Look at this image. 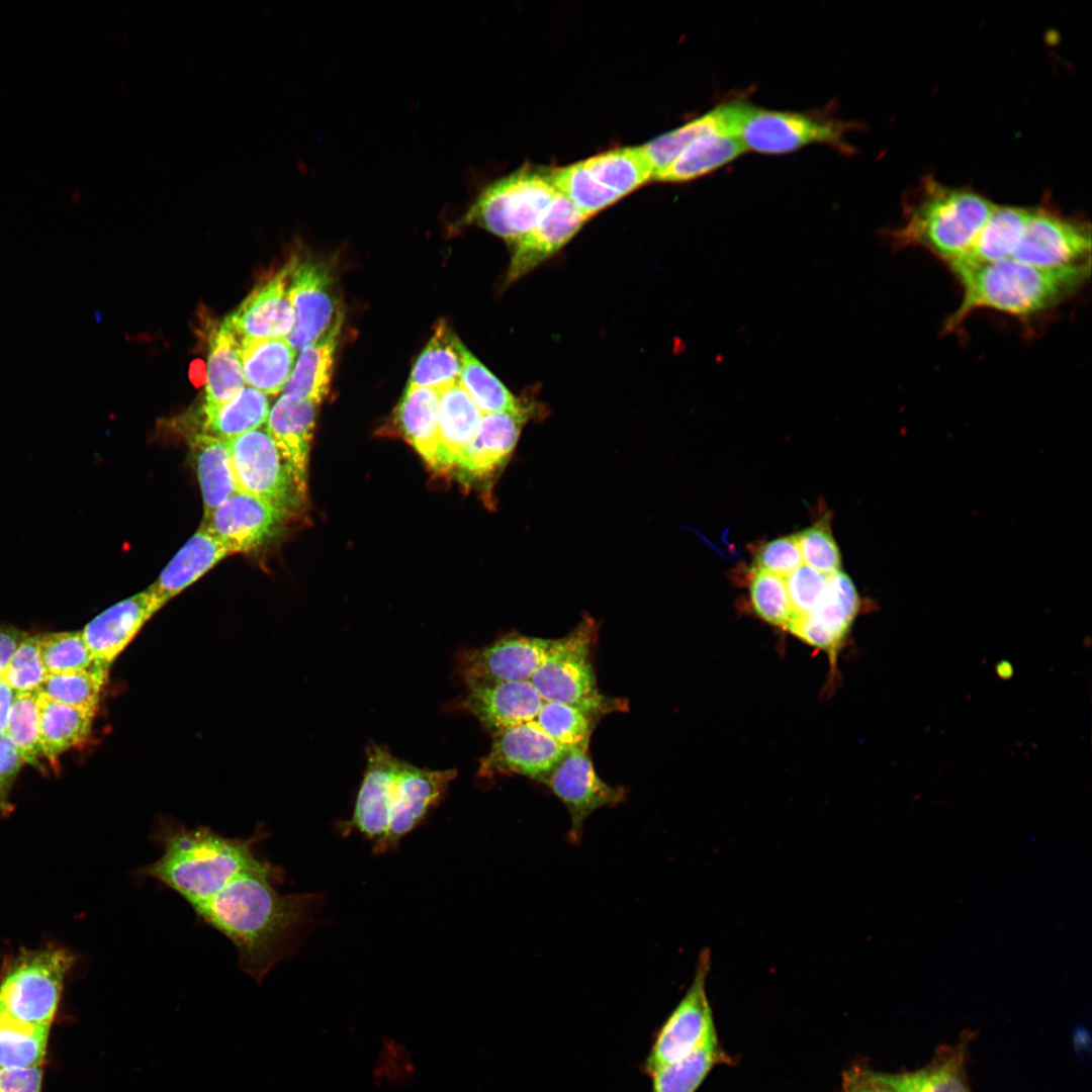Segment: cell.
<instances>
[{"label":"cell","instance_id":"cell-1","mask_svg":"<svg viewBox=\"0 0 1092 1092\" xmlns=\"http://www.w3.org/2000/svg\"><path fill=\"white\" fill-rule=\"evenodd\" d=\"M282 878L281 868L265 859L193 909L232 941L240 969L258 984L287 954L315 901L310 894L279 893L276 885Z\"/></svg>","mask_w":1092,"mask_h":1092},{"label":"cell","instance_id":"cell-2","mask_svg":"<svg viewBox=\"0 0 1092 1092\" xmlns=\"http://www.w3.org/2000/svg\"><path fill=\"white\" fill-rule=\"evenodd\" d=\"M153 839L162 854L136 875L152 879L183 898L192 909L206 903L242 872L261 864L257 852L267 838L262 826L247 837H226L210 827H187L161 819Z\"/></svg>","mask_w":1092,"mask_h":1092},{"label":"cell","instance_id":"cell-3","mask_svg":"<svg viewBox=\"0 0 1092 1092\" xmlns=\"http://www.w3.org/2000/svg\"><path fill=\"white\" fill-rule=\"evenodd\" d=\"M1084 262L1061 268H1038L1012 258L954 274L963 297L944 331H954L974 311L993 309L1017 317L1040 314L1075 294L1090 276Z\"/></svg>","mask_w":1092,"mask_h":1092},{"label":"cell","instance_id":"cell-4","mask_svg":"<svg viewBox=\"0 0 1092 1092\" xmlns=\"http://www.w3.org/2000/svg\"><path fill=\"white\" fill-rule=\"evenodd\" d=\"M995 206L969 187L925 176L907 194L903 221L889 237L896 248H922L950 265L969 251Z\"/></svg>","mask_w":1092,"mask_h":1092},{"label":"cell","instance_id":"cell-5","mask_svg":"<svg viewBox=\"0 0 1092 1092\" xmlns=\"http://www.w3.org/2000/svg\"><path fill=\"white\" fill-rule=\"evenodd\" d=\"M599 631V623L584 614L566 635L552 639L530 681L543 701L575 707L600 721L610 713L628 711V702L599 689L594 664Z\"/></svg>","mask_w":1092,"mask_h":1092},{"label":"cell","instance_id":"cell-6","mask_svg":"<svg viewBox=\"0 0 1092 1092\" xmlns=\"http://www.w3.org/2000/svg\"><path fill=\"white\" fill-rule=\"evenodd\" d=\"M74 964L69 949L53 944L9 956L0 968V1012L51 1026Z\"/></svg>","mask_w":1092,"mask_h":1092},{"label":"cell","instance_id":"cell-7","mask_svg":"<svg viewBox=\"0 0 1092 1092\" xmlns=\"http://www.w3.org/2000/svg\"><path fill=\"white\" fill-rule=\"evenodd\" d=\"M556 193L551 173L518 171L487 185L459 224L483 228L513 245L538 223Z\"/></svg>","mask_w":1092,"mask_h":1092},{"label":"cell","instance_id":"cell-8","mask_svg":"<svg viewBox=\"0 0 1092 1092\" xmlns=\"http://www.w3.org/2000/svg\"><path fill=\"white\" fill-rule=\"evenodd\" d=\"M727 130L746 151L787 154L814 144L842 147L847 129L841 122L808 114L778 111L733 101L720 105Z\"/></svg>","mask_w":1092,"mask_h":1092},{"label":"cell","instance_id":"cell-9","mask_svg":"<svg viewBox=\"0 0 1092 1092\" xmlns=\"http://www.w3.org/2000/svg\"><path fill=\"white\" fill-rule=\"evenodd\" d=\"M238 490L271 504L290 516L305 497L282 461L266 427L229 440Z\"/></svg>","mask_w":1092,"mask_h":1092},{"label":"cell","instance_id":"cell-10","mask_svg":"<svg viewBox=\"0 0 1092 1092\" xmlns=\"http://www.w3.org/2000/svg\"><path fill=\"white\" fill-rule=\"evenodd\" d=\"M1091 230L1083 219L1045 206L1031 208L1011 258L1038 268H1061L1090 261Z\"/></svg>","mask_w":1092,"mask_h":1092},{"label":"cell","instance_id":"cell-11","mask_svg":"<svg viewBox=\"0 0 1092 1092\" xmlns=\"http://www.w3.org/2000/svg\"><path fill=\"white\" fill-rule=\"evenodd\" d=\"M697 963L692 985L663 1024L647 1058L645 1069L649 1075L686 1057L716 1032L706 992L711 963L708 949L703 950Z\"/></svg>","mask_w":1092,"mask_h":1092},{"label":"cell","instance_id":"cell-12","mask_svg":"<svg viewBox=\"0 0 1092 1092\" xmlns=\"http://www.w3.org/2000/svg\"><path fill=\"white\" fill-rule=\"evenodd\" d=\"M479 760L478 776L519 775L544 783L567 750L556 743L535 720L498 732Z\"/></svg>","mask_w":1092,"mask_h":1092},{"label":"cell","instance_id":"cell-13","mask_svg":"<svg viewBox=\"0 0 1092 1092\" xmlns=\"http://www.w3.org/2000/svg\"><path fill=\"white\" fill-rule=\"evenodd\" d=\"M539 406L523 397L514 410L483 414L455 468L468 481L491 482L509 462L523 428L541 413Z\"/></svg>","mask_w":1092,"mask_h":1092},{"label":"cell","instance_id":"cell-14","mask_svg":"<svg viewBox=\"0 0 1092 1092\" xmlns=\"http://www.w3.org/2000/svg\"><path fill=\"white\" fill-rule=\"evenodd\" d=\"M564 804L570 816V841H580L587 817L603 807L623 802V786L606 783L597 772L589 747L574 748L565 754L543 783Z\"/></svg>","mask_w":1092,"mask_h":1092},{"label":"cell","instance_id":"cell-15","mask_svg":"<svg viewBox=\"0 0 1092 1092\" xmlns=\"http://www.w3.org/2000/svg\"><path fill=\"white\" fill-rule=\"evenodd\" d=\"M288 295L295 322L286 339L297 351L324 335L341 308L330 268L311 259L290 260Z\"/></svg>","mask_w":1092,"mask_h":1092},{"label":"cell","instance_id":"cell-16","mask_svg":"<svg viewBox=\"0 0 1092 1092\" xmlns=\"http://www.w3.org/2000/svg\"><path fill=\"white\" fill-rule=\"evenodd\" d=\"M551 643L552 639L508 632L490 644L462 651L457 671L465 684L530 680Z\"/></svg>","mask_w":1092,"mask_h":1092},{"label":"cell","instance_id":"cell-17","mask_svg":"<svg viewBox=\"0 0 1092 1092\" xmlns=\"http://www.w3.org/2000/svg\"><path fill=\"white\" fill-rule=\"evenodd\" d=\"M367 762L350 819L338 824L341 835L356 831L373 842L380 853L389 826L390 798L399 760L385 746L372 743L366 749Z\"/></svg>","mask_w":1092,"mask_h":1092},{"label":"cell","instance_id":"cell-18","mask_svg":"<svg viewBox=\"0 0 1092 1092\" xmlns=\"http://www.w3.org/2000/svg\"><path fill=\"white\" fill-rule=\"evenodd\" d=\"M455 777L454 769L422 768L399 760L390 798L388 832L380 853L397 847L443 798Z\"/></svg>","mask_w":1092,"mask_h":1092},{"label":"cell","instance_id":"cell-19","mask_svg":"<svg viewBox=\"0 0 1092 1092\" xmlns=\"http://www.w3.org/2000/svg\"><path fill=\"white\" fill-rule=\"evenodd\" d=\"M859 609V597L851 578L841 570L828 574L821 601L807 616L792 622L787 631L812 647L826 651L831 665Z\"/></svg>","mask_w":1092,"mask_h":1092},{"label":"cell","instance_id":"cell-20","mask_svg":"<svg viewBox=\"0 0 1092 1092\" xmlns=\"http://www.w3.org/2000/svg\"><path fill=\"white\" fill-rule=\"evenodd\" d=\"M288 517L266 500L237 490L204 520L203 526L233 554L261 547Z\"/></svg>","mask_w":1092,"mask_h":1092},{"label":"cell","instance_id":"cell-21","mask_svg":"<svg viewBox=\"0 0 1092 1092\" xmlns=\"http://www.w3.org/2000/svg\"><path fill=\"white\" fill-rule=\"evenodd\" d=\"M457 708L477 719L491 736L535 720L543 703L530 680L471 681Z\"/></svg>","mask_w":1092,"mask_h":1092},{"label":"cell","instance_id":"cell-22","mask_svg":"<svg viewBox=\"0 0 1092 1092\" xmlns=\"http://www.w3.org/2000/svg\"><path fill=\"white\" fill-rule=\"evenodd\" d=\"M162 607L156 596L147 588L109 607L91 620L81 632L95 666L109 672L114 660Z\"/></svg>","mask_w":1092,"mask_h":1092},{"label":"cell","instance_id":"cell-23","mask_svg":"<svg viewBox=\"0 0 1092 1092\" xmlns=\"http://www.w3.org/2000/svg\"><path fill=\"white\" fill-rule=\"evenodd\" d=\"M290 261L258 284L224 318L237 340L287 338L295 315L288 295Z\"/></svg>","mask_w":1092,"mask_h":1092},{"label":"cell","instance_id":"cell-24","mask_svg":"<svg viewBox=\"0 0 1092 1092\" xmlns=\"http://www.w3.org/2000/svg\"><path fill=\"white\" fill-rule=\"evenodd\" d=\"M557 191L538 223L514 246L506 282L512 283L560 250L588 219Z\"/></svg>","mask_w":1092,"mask_h":1092},{"label":"cell","instance_id":"cell-25","mask_svg":"<svg viewBox=\"0 0 1092 1092\" xmlns=\"http://www.w3.org/2000/svg\"><path fill=\"white\" fill-rule=\"evenodd\" d=\"M316 404L296 395L282 394L270 408L265 424L282 461L303 497L314 430Z\"/></svg>","mask_w":1092,"mask_h":1092},{"label":"cell","instance_id":"cell-26","mask_svg":"<svg viewBox=\"0 0 1092 1092\" xmlns=\"http://www.w3.org/2000/svg\"><path fill=\"white\" fill-rule=\"evenodd\" d=\"M231 554L230 549L202 525L148 588L164 606Z\"/></svg>","mask_w":1092,"mask_h":1092},{"label":"cell","instance_id":"cell-27","mask_svg":"<svg viewBox=\"0 0 1092 1092\" xmlns=\"http://www.w3.org/2000/svg\"><path fill=\"white\" fill-rule=\"evenodd\" d=\"M438 391L439 471H446L455 468L464 448L476 434L483 414L460 380Z\"/></svg>","mask_w":1092,"mask_h":1092},{"label":"cell","instance_id":"cell-28","mask_svg":"<svg viewBox=\"0 0 1092 1092\" xmlns=\"http://www.w3.org/2000/svg\"><path fill=\"white\" fill-rule=\"evenodd\" d=\"M1031 208L996 205L969 251L949 265L953 274L1011 258Z\"/></svg>","mask_w":1092,"mask_h":1092},{"label":"cell","instance_id":"cell-29","mask_svg":"<svg viewBox=\"0 0 1092 1092\" xmlns=\"http://www.w3.org/2000/svg\"><path fill=\"white\" fill-rule=\"evenodd\" d=\"M343 321L341 308L324 335L300 350L282 394L296 395L316 405L325 399L331 386Z\"/></svg>","mask_w":1092,"mask_h":1092},{"label":"cell","instance_id":"cell-30","mask_svg":"<svg viewBox=\"0 0 1092 1092\" xmlns=\"http://www.w3.org/2000/svg\"><path fill=\"white\" fill-rule=\"evenodd\" d=\"M238 342L246 385L266 395L283 391L296 358V350L287 339H243Z\"/></svg>","mask_w":1092,"mask_h":1092},{"label":"cell","instance_id":"cell-31","mask_svg":"<svg viewBox=\"0 0 1092 1092\" xmlns=\"http://www.w3.org/2000/svg\"><path fill=\"white\" fill-rule=\"evenodd\" d=\"M439 391L407 383L397 405L395 421L407 442L439 471Z\"/></svg>","mask_w":1092,"mask_h":1092},{"label":"cell","instance_id":"cell-32","mask_svg":"<svg viewBox=\"0 0 1092 1092\" xmlns=\"http://www.w3.org/2000/svg\"><path fill=\"white\" fill-rule=\"evenodd\" d=\"M190 447L195 461L202 498L204 520L238 490L234 475L229 440L206 433L191 437Z\"/></svg>","mask_w":1092,"mask_h":1092},{"label":"cell","instance_id":"cell-33","mask_svg":"<svg viewBox=\"0 0 1092 1092\" xmlns=\"http://www.w3.org/2000/svg\"><path fill=\"white\" fill-rule=\"evenodd\" d=\"M744 152L747 151L739 139L726 129H715L692 142L654 180L671 183L690 181L719 169Z\"/></svg>","mask_w":1092,"mask_h":1092},{"label":"cell","instance_id":"cell-34","mask_svg":"<svg viewBox=\"0 0 1092 1092\" xmlns=\"http://www.w3.org/2000/svg\"><path fill=\"white\" fill-rule=\"evenodd\" d=\"M36 706L42 756L57 767L60 755L87 741L95 715L54 701L38 692Z\"/></svg>","mask_w":1092,"mask_h":1092},{"label":"cell","instance_id":"cell-35","mask_svg":"<svg viewBox=\"0 0 1092 1092\" xmlns=\"http://www.w3.org/2000/svg\"><path fill=\"white\" fill-rule=\"evenodd\" d=\"M246 386L239 342L223 320L209 337L203 407L221 405L235 398Z\"/></svg>","mask_w":1092,"mask_h":1092},{"label":"cell","instance_id":"cell-36","mask_svg":"<svg viewBox=\"0 0 1092 1092\" xmlns=\"http://www.w3.org/2000/svg\"><path fill=\"white\" fill-rule=\"evenodd\" d=\"M581 162L594 181L618 199L654 179L641 147L612 150Z\"/></svg>","mask_w":1092,"mask_h":1092},{"label":"cell","instance_id":"cell-37","mask_svg":"<svg viewBox=\"0 0 1092 1092\" xmlns=\"http://www.w3.org/2000/svg\"><path fill=\"white\" fill-rule=\"evenodd\" d=\"M973 1033L965 1032L954 1043L938 1048L921 1069L905 1072L914 1092H972L968 1073V1051Z\"/></svg>","mask_w":1092,"mask_h":1092},{"label":"cell","instance_id":"cell-38","mask_svg":"<svg viewBox=\"0 0 1092 1092\" xmlns=\"http://www.w3.org/2000/svg\"><path fill=\"white\" fill-rule=\"evenodd\" d=\"M462 346L450 326L439 322L415 362L408 383L438 390L460 380Z\"/></svg>","mask_w":1092,"mask_h":1092},{"label":"cell","instance_id":"cell-39","mask_svg":"<svg viewBox=\"0 0 1092 1092\" xmlns=\"http://www.w3.org/2000/svg\"><path fill=\"white\" fill-rule=\"evenodd\" d=\"M269 411L267 395L246 386L232 400L215 407H203L204 433L221 439H234L265 426Z\"/></svg>","mask_w":1092,"mask_h":1092},{"label":"cell","instance_id":"cell-40","mask_svg":"<svg viewBox=\"0 0 1092 1092\" xmlns=\"http://www.w3.org/2000/svg\"><path fill=\"white\" fill-rule=\"evenodd\" d=\"M725 1060L716 1032L686 1057L669 1063L651 1076L652 1092H695L717 1064Z\"/></svg>","mask_w":1092,"mask_h":1092},{"label":"cell","instance_id":"cell-41","mask_svg":"<svg viewBox=\"0 0 1092 1092\" xmlns=\"http://www.w3.org/2000/svg\"><path fill=\"white\" fill-rule=\"evenodd\" d=\"M50 1027L21 1021L0 1012V1068L41 1066Z\"/></svg>","mask_w":1092,"mask_h":1092},{"label":"cell","instance_id":"cell-42","mask_svg":"<svg viewBox=\"0 0 1092 1092\" xmlns=\"http://www.w3.org/2000/svg\"><path fill=\"white\" fill-rule=\"evenodd\" d=\"M108 672L93 666L90 669L47 675L37 692L67 706L96 714Z\"/></svg>","mask_w":1092,"mask_h":1092},{"label":"cell","instance_id":"cell-43","mask_svg":"<svg viewBox=\"0 0 1092 1092\" xmlns=\"http://www.w3.org/2000/svg\"><path fill=\"white\" fill-rule=\"evenodd\" d=\"M535 721L567 751L589 747L593 732L600 722L575 707L550 701H543Z\"/></svg>","mask_w":1092,"mask_h":1092},{"label":"cell","instance_id":"cell-44","mask_svg":"<svg viewBox=\"0 0 1092 1092\" xmlns=\"http://www.w3.org/2000/svg\"><path fill=\"white\" fill-rule=\"evenodd\" d=\"M460 382L482 414L514 410L521 400L464 345L461 350Z\"/></svg>","mask_w":1092,"mask_h":1092},{"label":"cell","instance_id":"cell-45","mask_svg":"<svg viewBox=\"0 0 1092 1092\" xmlns=\"http://www.w3.org/2000/svg\"><path fill=\"white\" fill-rule=\"evenodd\" d=\"M720 128L726 129V126L721 108L718 106L678 128L663 133L641 146L654 171V178L668 167L692 142L704 133Z\"/></svg>","mask_w":1092,"mask_h":1092},{"label":"cell","instance_id":"cell-46","mask_svg":"<svg viewBox=\"0 0 1092 1092\" xmlns=\"http://www.w3.org/2000/svg\"><path fill=\"white\" fill-rule=\"evenodd\" d=\"M37 690L14 692L3 734L20 754L24 764L39 767L42 756L37 715Z\"/></svg>","mask_w":1092,"mask_h":1092},{"label":"cell","instance_id":"cell-47","mask_svg":"<svg viewBox=\"0 0 1092 1092\" xmlns=\"http://www.w3.org/2000/svg\"><path fill=\"white\" fill-rule=\"evenodd\" d=\"M38 651L47 675L77 672L95 666L81 631L40 634Z\"/></svg>","mask_w":1092,"mask_h":1092},{"label":"cell","instance_id":"cell-48","mask_svg":"<svg viewBox=\"0 0 1092 1092\" xmlns=\"http://www.w3.org/2000/svg\"><path fill=\"white\" fill-rule=\"evenodd\" d=\"M749 594L754 613L764 622L786 630L792 609L785 577L754 567Z\"/></svg>","mask_w":1092,"mask_h":1092},{"label":"cell","instance_id":"cell-49","mask_svg":"<svg viewBox=\"0 0 1092 1092\" xmlns=\"http://www.w3.org/2000/svg\"><path fill=\"white\" fill-rule=\"evenodd\" d=\"M40 634H26L0 672V679L14 692L35 691L47 674L38 644Z\"/></svg>","mask_w":1092,"mask_h":1092},{"label":"cell","instance_id":"cell-50","mask_svg":"<svg viewBox=\"0 0 1092 1092\" xmlns=\"http://www.w3.org/2000/svg\"><path fill=\"white\" fill-rule=\"evenodd\" d=\"M785 579L792 609L789 626L815 609L826 592L828 575L803 563Z\"/></svg>","mask_w":1092,"mask_h":1092},{"label":"cell","instance_id":"cell-51","mask_svg":"<svg viewBox=\"0 0 1092 1092\" xmlns=\"http://www.w3.org/2000/svg\"><path fill=\"white\" fill-rule=\"evenodd\" d=\"M796 536L804 564L827 575L840 570V552L827 525L816 524Z\"/></svg>","mask_w":1092,"mask_h":1092},{"label":"cell","instance_id":"cell-52","mask_svg":"<svg viewBox=\"0 0 1092 1092\" xmlns=\"http://www.w3.org/2000/svg\"><path fill=\"white\" fill-rule=\"evenodd\" d=\"M755 568L787 577L803 564L796 534L764 543L756 551Z\"/></svg>","mask_w":1092,"mask_h":1092},{"label":"cell","instance_id":"cell-53","mask_svg":"<svg viewBox=\"0 0 1092 1092\" xmlns=\"http://www.w3.org/2000/svg\"><path fill=\"white\" fill-rule=\"evenodd\" d=\"M376 1074L378 1075L376 1077L380 1080H386L394 1084L405 1083L414 1074V1064L410 1052L406 1051L405 1046L392 1039H387L386 1042H383L379 1053L374 1071V1075Z\"/></svg>","mask_w":1092,"mask_h":1092},{"label":"cell","instance_id":"cell-54","mask_svg":"<svg viewBox=\"0 0 1092 1092\" xmlns=\"http://www.w3.org/2000/svg\"><path fill=\"white\" fill-rule=\"evenodd\" d=\"M23 764L16 748L0 732V812L3 816L9 815L12 811L10 794Z\"/></svg>","mask_w":1092,"mask_h":1092},{"label":"cell","instance_id":"cell-55","mask_svg":"<svg viewBox=\"0 0 1092 1092\" xmlns=\"http://www.w3.org/2000/svg\"><path fill=\"white\" fill-rule=\"evenodd\" d=\"M838 1092H899L892 1075L866 1067H854L843 1074Z\"/></svg>","mask_w":1092,"mask_h":1092},{"label":"cell","instance_id":"cell-56","mask_svg":"<svg viewBox=\"0 0 1092 1092\" xmlns=\"http://www.w3.org/2000/svg\"><path fill=\"white\" fill-rule=\"evenodd\" d=\"M41 1066L0 1068V1092H40Z\"/></svg>","mask_w":1092,"mask_h":1092},{"label":"cell","instance_id":"cell-57","mask_svg":"<svg viewBox=\"0 0 1092 1092\" xmlns=\"http://www.w3.org/2000/svg\"><path fill=\"white\" fill-rule=\"evenodd\" d=\"M26 634L14 626L0 624V672Z\"/></svg>","mask_w":1092,"mask_h":1092},{"label":"cell","instance_id":"cell-58","mask_svg":"<svg viewBox=\"0 0 1092 1092\" xmlns=\"http://www.w3.org/2000/svg\"><path fill=\"white\" fill-rule=\"evenodd\" d=\"M14 691L0 679V732L3 733Z\"/></svg>","mask_w":1092,"mask_h":1092},{"label":"cell","instance_id":"cell-59","mask_svg":"<svg viewBox=\"0 0 1092 1092\" xmlns=\"http://www.w3.org/2000/svg\"><path fill=\"white\" fill-rule=\"evenodd\" d=\"M892 1079L897 1086L899 1092H914L910 1084L908 1083L905 1074H891Z\"/></svg>","mask_w":1092,"mask_h":1092}]
</instances>
